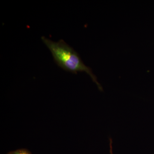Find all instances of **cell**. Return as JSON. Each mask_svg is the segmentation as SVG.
Segmentation results:
<instances>
[{
    "label": "cell",
    "mask_w": 154,
    "mask_h": 154,
    "mask_svg": "<svg viewBox=\"0 0 154 154\" xmlns=\"http://www.w3.org/2000/svg\"><path fill=\"white\" fill-rule=\"evenodd\" d=\"M8 154H31L29 151L26 149H19L10 152Z\"/></svg>",
    "instance_id": "7a4b0ae2"
},
{
    "label": "cell",
    "mask_w": 154,
    "mask_h": 154,
    "mask_svg": "<svg viewBox=\"0 0 154 154\" xmlns=\"http://www.w3.org/2000/svg\"><path fill=\"white\" fill-rule=\"evenodd\" d=\"M41 39L51 52L54 62L58 66L66 71L77 74L78 72H85L96 83L101 91L102 86L97 81L92 69L85 65L79 55L73 48L63 39L57 42L53 41L44 36Z\"/></svg>",
    "instance_id": "6da1fadb"
},
{
    "label": "cell",
    "mask_w": 154,
    "mask_h": 154,
    "mask_svg": "<svg viewBox=\"0 0 154 154\" xmlns=\"http://www.w3.org/2000/svg\"><path fill=\"white\" fill-rule=\"evenodd\" d=\"M112 139H110V154H113L112 152Z\"/></svg>",
    "instance_id": "3957f363"
}]
</instances>
